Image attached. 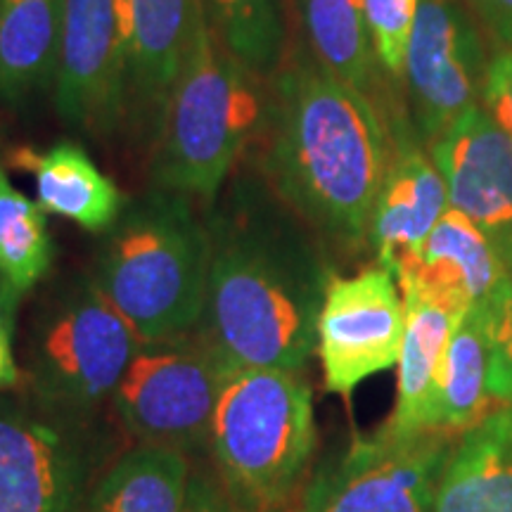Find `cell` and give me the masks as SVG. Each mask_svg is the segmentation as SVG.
<instances>
[{
    "mask_svg": "<svg viewBox=\"0 0 512 512\" xmlns=\"http://www.w3.org/2000/svg\"><path fill=\"white\" fill-rule=\"evenodd\" d=\"M259 131L261 171L280 200L328 238L366 245L394 150L370 95L294 53L271 74Z\"/></svg>",
    "mask_w": 512,
    "mask_h": 512,
    "instance_id": "6da1fadb",
    "label": "cell"
},
{
    "mask_svg": "<svg viewBox=\"0 0 512 512\" xmlns=\"http://www.w3.org/2000/svg\"><path fill=\"white\" fill-rule=\"evenodd\" d=\"M211 268L197 339L228 370H302L330 280L261 185L235 183L207 219Z\"/></svg>",
    "mask_w": 512,
    "mask_h": 512,
    "instance_id": "7a4b0ae2",
    "label": "cell"
},
{
    "mask_svg": "<svg viewBox=\"0 0 512 512\" xmlns=\"http://www.w3.org/2000/svg\"><path fill=\"white\" fill-rule=\"evenodd\" d=\"M211 235L181 192L124 204L95 256L93 280L143 342L190 335L207 304Z\"/></svg>",
    "mask_w": 512,
    "mask_h": 512,
    "instance_id": "3957f363",
    "label": "cell"
},
{
    "mask_svg": "<svg viewBox=\"0 0 512 512\" xmlns=\"http://www.w3.org/2000/svg\"><path fill=\"white\" fill-rule=\"evenodd\" d=\"M211 31L200 5L181 74L159 124L155 188L214 202L264 119V95Z\"/></svg>",
    "mask_w": 512,
    "mask_h": 512,
    "instance_id": "277c9868",
    "label": "cell"
},
{
    "mask_svg": "<svg viewBox=\"0 0 512 512\" xmlns=\"http://www.w3.org/2000/svg\"><path fill=\"white\" fill-rule=\"evenodd\" d=\"M209 446L238 508H280L304 479L316 448L311 387L292 370H228Z\"/></svg>",
    "mask_w": 512,
    "mask_h": 512,
    "instance_id": "5b68a950",
    "label": "cell"
},
{
    "mask_svg": "<svg viewBox=\"0 0 512 512\" xmlns=\"http://www.w3.org/2000/svg\"><path fill=\"white\" fill-rule=\"evenodd\" d=\"M140 344L93 275L67 280L43 304L31 337L29 373L38 399L57 411L93 415L112 399Z\"/></svg>",
    "mask_w": 512,
    "mask_h": 512,
    "instance_id": "8992f818",
    "label": "cell"
},
{
    "mask_svg": "<svg viewBox=\"0 0 512 512\" xmlns=\"http://www.w3.org/2000/svg\"><path fill=\"white\" fill-rule=\"evenodd\" d=\"M88 418L0 401V512H86L105 453Z\"/></svg>",
    "mask_w": 512,
    "mask_h": 512,
    "instance_id": "52a82bcc",
    "label": "cell"
},
{
    "mask_svg": "<svg viewBox=\"0 0 512 512\" xmlns=\"http://www.w3.org/2000/svg\"><path fill=\"white\" fill-rule=\"evenodd\" d=\"M228 368L197 337L143 342L112 394L140 444L192 451L209 444L211 418Z\"/></svg>",
    "mask_w": 512,
    "mask_h": 512,
    "instance_id": "ba28073f",
    "label": "cell"
},
{
    "mask_svg": "<svg viewBox=\"0 0 512 512\" xmlns=\"http://www.w3.org/2000/svg\"><path fill=\"white\" fill-rule=\"evenodd\" d=\"M458 434L394 432L356 437L306 484L299 512H434V496Z\"/></svg>",
    "mask_w": 512,
    "mask_h": 512,
    "instance_id": "9c48e42d",
    "label": "cell"
},
{
    "mask_svg": "<svg viewBox=\"0 0 512 512\" xmlns=\"http://www.w3.org/2000/svg\"><path fill=\"white\" fill-rule=\"evenodd\" d=\"M406 313L387 268L330 278L318 316V356L325 389L349 396L370 375L399 363Z\"/></svg>",
    "mask_w": 512,
    "mask_h": 512,
    "instance_id": "30bf717a",
    "label": "cell"
},
{
    "mask_svg": "<svg viewBox=\"0 0 512 512\" xmlns=\"http://www.w3.org/2000/svg\"><path fill=\"white\" fill-rule=\"evenodd\" d=\"M484 50L475 27L453 0H420L403 76L427 143L444 136L482 98Z\"/></svg>",
    "mask_w": 512,
    "mask_h": 512,
    "instance_id": "8fae6325",
    "label": "cell"
},
{
    "mask_svg": "<svg viewBox=\"0 0 512 512\" xmlns=\"http://www.w3.org/2000/svg\"><path fill=\"white\" fill-rule=\"evenodd\" d=\"M448 207L486 235L512 271V140L482 107L465 110L432 143Z\"/></svg>",
    "mask_w": 512,
    "mask_h": 512,
    "instance_id": "7c38bea8",
    "label": "cell"
},
{
    "mask_svg": "<svg viewBox=\"0 0 512 512\" xmlns=\"http://www.w3.org/2000/svg\"><path fill=\"white\" fill-rule=\"evenodd\" d=\"M55 107L76 131L110 133L124 119L117 0H64Z\"/></svg>",
    "mask_w": 512,
    "mask_h": 512,
    "instance_id": "4fadbf2b",
    "label": "cell"
},
{
    "mask_svg": "<svg viewBox=\"0 0 512 512\" xmlns=\"http://www.w3.org/2000/svg\"><path fill=\"white\" fill-rule=\"evenodd\" d=\"M202 0H117L124 119L159 131Z\"/></svg>",
    "mask_w": 512,
    "mask_h": 512,
    "instance_id": "5bb4252c",
    "label": "cell"
},
{
    "mask_svg": "<svg viewBox=\"0 0 512 512\" xmlns=\"http://www.w3.org/2000/svg\"><path fill=\"white\" fill-rule=\"evenodd\" d=\"M446 209V183L437 164L411 136L399 133L370 219L368 242L380 266L394 278L406 273Z\"/></svg>",
    "mask_w": 512,
    "mask_h": 512,
    "instance_id": "9a60e30c",
    "label": "cell"
},
{
    "mask_svg": "<svg viewBox=\"0 0 512 512\" xmlns=\"http://www.w3.org/2000/svg\"><path fill=\"white\" fill-rule=\"evenodd\" d=\"M505 278L508 268L482 230L465 214L448 207L418 259L396 283H411L458 309H470L494 302Z\"/></svg>",
    "mask_w": 512,
    "mask_h": 512,
    "instance_id": "2e32d148",
    "label": "cell"
},
{
    "mask_svg": "<svg viewBox=\"0 0 512 512\" xmlns=\"http://www.w3.org/2000/svg\"><path fill=\"white\" fill-rule=\"evenodd\" d=\"M434 512H512V403L458 432L441 470Z\"/></svg>",
    "mask_w": 512,
    "mask_h": 512,
    "instance_id": "e0dca14e",
    "label": "cell"
},
{
    "mask_svg": "<svg viewBox=\"0 0 512 512\" xmlns=\"http://www.w3.org/2000/svg\"><path fill=\"white\" fill-rule=\"evenodd\" d=\"M406 328L399 354V392L396 408L387 427L394 432L413 434L432 430V401L446 344L458 318L467 309L444 302L411 283H401Z\"/></svg>",
    "mask_w": 512,
    "mask_h": 512,
    "instance_id": "ac0fdd59",
    "label": "cell"
},
{
    "mask_svg": "<svg viewBox=\"0 0 512 512\" xmlns=\"http://www.w3.org/2000/svg\"><path fill=\"white\" fill-rule=\"evenodd\" d=\"M12 162L34 174L38 204L46 214L74 221L91 233H107L124 211V197L112 178L102 174L91 155L72 140L43 152L22 147Z\"/></svg>",
    "mask_w": 512,
    "mask_h": 512,
    "instance_id": "d6986e66",
    "label": "cell"
},
{
    "mask_svg": "<svg viewBox=\"0 0 512 512\" xmlns=\"http://www.w3.org/2000/svg\"><path fill=\"white\" fill-rule=\"evenodd\" d=\"M64 0H0V102L17 107L55 88Z\"/></svg>",
    "mask_w": 512,
    "mask_h": 512,
    "instance_id": "ffe728a7",
    "label": "cell"
},
{
    "mask_svg": "<svg viewBox=\"0 0 512 512\" xmlns=\"http://www.w3.org/2000/svg\"><path fill=\"white\" fill-rule=\"evenodd\" d=\"M489 306H470L448 339L432 401V430L463 432L491 411Z\"/></svg>",
    "mask_w": 512,
    "mask_h": 512,
    "instance_id": "44dd1931",
    "label": "cell"
},
{
    "mask_svg": "<svg viewBox=\"0 0 512 512\" xmlns=\"http://www.w3.org/2000/svg\"><path fill=\"white\" fill-rule=\"evenodd\" d=\"M188 479L181 451L140 444L100 477L86 512H181Z\"/></svg>",
    "mask_w": 512,
    "mask_h": 512,
    "instance_id": "7402d4cb",
    "label": "cell"
},
{
    "mask_svg": "<svg viewBox=\"0 0 512 512\" xmlns=\"http://www.w3.org/2000/svg\"><path fill=\"white\" fill-rule=\"evenodd\" d=\"M53 264V240L46 211L17 188L0 169V306L15 309Z\"/></svg>",
    "mask_w": 512,
    "mask_h": 512,
    "instance_id": "603a6c76",
    "label": "cell"
},
{
    "mask_svg": "<svg viewBox=\"0 0 512 512\" xmlns=\"http://www.w3.org/2000/svg\"><path fill=\"white\" fill-rule=\"evenodd\" d=\"M313 55L325 69L358 91L375 83V48L366 22V0H299Z\"/></svg>",
    "mask_w": 512,
    "mask_h": 512,
    "instance_id": "cb8c5ba5",
    "label": "cell"
},
{
    "mask_svg": "<svg viewBox=\"0 0 512 512\" xmlns=\"http://www.w3.org/2000/svg\"><path fill=\"white\" fill-rule=\"evenodd\" d=\"M214 36L254 76H271L283 62L285 27L278 0H202Z\"/></svg>",
    "mask_w": 512,
    "mask_h": 512,
    "instance_id": "d4e9b609",
    "label": "cell"
},
{
    "mask_svg": "<svg viewBox=\"0 0 512 512\" xmlns=\"http://www.w3.org/2000/svg\"><path fill=\"white\" fill-rule=\"evenodd\" d=\"M420 0H366V22L377 62L392 76H403Z\"/></svg>",
    "mask_w": 512,
    "mask_h": 512,
    "instance_id": "484cf974",
    "label": "cell"
},
{
    "mask_svg": "<svg viewBox=\"0 0 512 512\" xmlns=\"http://www.w3.org/2000/svg\"><path fill=\"white\" fill-rule=\"evenodd\" d=\"M491 320V394L496 403H512V271L494 302Z\"/></svg>",
    "mask_w": 512,
    "mask_h": 512,
    "instance_id": "4316f807",
    "label": "cell"
},
{
    "mask_svg": "<svg viewBox=\"0 0 512 512\" xmlns=\"http://www.w3.org/2000/svg\"><path fill=\"white\" fill-rule=\"evenodd\" d=\"M482 102L486 110H489V117L512 140V50H505L486 67Z\"/></svg>",
    "mask_w": 512,
    "mask_h": 512,
    "instance_id": "83f0119b",
    "label": "cell"
},
{
    "mask_svg": "<svg viewBox=\"0 0 512 512\" xmlns=\"http://www.w3.org/2000/svg\"><path fill=\"white\" fill-rule=\"evenodd\" d=\"M233 498L228 489L219 479H214L207 472H195L188 479V489H185V501L181 512H235Z\"/></svg>",
    "mask_w": 512,
    "mask_h": 512,
    "instance_id": "f1b7e54d",
    "label": "cell"
},
{
    "mask_svg": "<svg viewBox=\"0 0 512 512\" xmlns=\"http://www.w3.org/2000/svg\"><path fill=\"white\" fill-rule=\"evenodd\" d=\"M496 41L512 50V0H472Z\"/></svg>",
    "mask_w": 512,
    "mask_h": 512,
    "instance_id": "f546056e",
    "label": "cell"
},
{
    "mask_svg": "<svg viewBox=\"0 0 512 512\" xmlns=\"http://www.w3.org/2000/svg\"><path fill=\"white\" fill-rule=\"evenodd\" d=\"M19 370L12 354V313L0 306V389L17 384Z\"/></svg>",
    "mask_w": 512,
    "mask_h": 512,
    "instance_id": "4dcf8cb0",
    "label": "cell"
},
{
    "mask_svg": "<svg viewBox=\"0 0 512 512\" xmlns=\"http://www.w3.org/2000/svg\"><path fill=\"white\" fill-rule=\"evenodd\" d=\"M264 512H283L280 508H271V510H264Z\"/></svg>",
    "mask_w": 512,
    "mask_h": 512,
    "instance_id": "1f68e13d",
    "label": "cell"
}]
</instances>
